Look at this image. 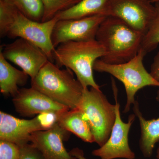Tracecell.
<instances>
[{"label": "cell", "instance_id": "1", "mask_svg": "<svg viewBox=\"0 0 159 159\" xmlns=\"http://www.w3.org/2000/svg\"><path fill=\"white\" fill-rule=\"evenodd\" d=\"M144 36L120 19L107 16L96 35L106 51V55L100 59L111 64L127 62L138 54Z\"/></svg>", "mask_w": 159, "mask_h": 159}, {"label": "cell", "instance_id": "2", "mask_svg": "<svg viewBox=\"0 0 159 159\" xmlns=\"http://www.w3.org/2000/svg\"><path fill=\"white\" fill-rule=\"evenodd\" d=\"M105 55V48L96 39L68 41L55 48L53 60L58 67L65 66L74 72L84 89L90 87L100 89L94 79L93 66L96 61Z\"/></svg>", "mask_w": 159, "mask_h": 159}, {"label": "cell", "instance_id": "3", "mask_svg": "<svg viewBox=\"0 0 159 159\" xmlns=\"http://www.w3.org/2000/svg\"><path fill=\"white\" fill-rule=\"evenodd\" d=\"M31 87L70 109L78 108L84 91L70 70H61L50 61L31 80Z\"/></svg>", "mask_w": 159, "mask_h": 159}, {"label": "cell", "instance_id": "4", "mask_svg": "<svg viewBox=\"0 0 159 159\" xmlns=\"http://www.w3.org/2000/svg\"><path fill=\"white\" fill-rule=\"evenodd\" d=\"M146 54L141 48L134 57L123 63L111 64L100 59L94 63V70L111 74L123 84L127 98L125 113L129 111L131 106L135 102V96L139 90L147 86L159 87V81L152 76L143 64V59Z\"/></svg>", "mask_w": 159, "mask_h": 159}, {"label": "cell", "instance_id": "5", "mask_svg": "<svg viewBox=\"0 0 159 159\" xmlns=\"http://www.w3.org/2000/svg\"><path fill=\"white\" fill-rule=\"evenodd\" d=\"M90 125L95 142L101 147L109 138L116 117V105L111 104L100 89H84L78 108Z\"/></svg>", "mask_w": 159, "mask_h": 159}, {"label": "cell", "instance_id": "6", "mask_svg": "<svg viewBox=\"0 0 159 159\" xmlns=\"http://www.w3.org/2000/svg\"><path fill=\"white\" fill-rule=\"evenodd\" d=\"M111 83L116 102V119L108 140L99 148L93 150L92 155L100 159H134L135 154L129 147L128 136L136 116L134 114H131L129 116L128 122L122 121L118 100V91L113 78Z\"/></svg>", "mask_w": 159, "mask_h": 159}, {"label": "cell", "instance_id": "7", "mask_svg": "<svg viewBox=\"0 0 159 159\" xmlns=\"http://www.w3.org/2000/svg\"><path fill=\"white\" fill-rule=\"evenodd\" d=\"M58 20L55 16L48 21H36L28 18L20 11L7 36L13 39L22 38L32 43L43 51L50 61L54 62L53 54L55 48L51 36Z\"/></svg>", "mask_w": 159, "mask_h": 159}, {"label": "cell", "instance_id": "8", "mask_svg": "<svg viewBox=\"0 0 159 159\" xmlns=\"http://www.w3.org/2000/svg\"><path fill=\"white\" fill-rule=\"evenodd\" d=\"M155 13L150 0H109L105 15L120 19L145 35Z\"/></svg>", "mask_w": 159, "mask_h": 159}, {"label": "cell", "instance_id": "9", "mask_svg": "<svg viewBox=\"0 0 159 159\" xmlns=\"http://www.w3.org/2000/svg\"><path fill=\"white\" fill-rule=\"evenodd\" d=\"M107 17L97 15L79 19L58 20L52 32L51 39L55 48L68 41H88L96 39L100 24Z\"/></svg>", "mask_w": 159, "mask_h": 159}, {"label": "cell", "instance_id": "10", "mask_svg": "<svg viewBox=\"0 0 159 159\" xmlns=\"http://www.w3.org/2000/svg\"><path fill=\"white\" fill-rule=\"evenodd\" d=\"M1 52L6 60L20 67L33 79L49 59L42 50L22 38L2 47Z\"/></svg>", "mask_w": 159, "mask_h": 159}, {"label": "cell", "instance_id": "11", "mask_svg": "<svg viewBox=\"0 0 159 159\" xmlns=\"http://www.w3.org/2000/svg\"><path fill=\"white\" fill-rule=\"evenodd\" d=\"M12 102L16 111L24 117L33 116L47 112L59 115L70 110L32 87L20 89L13 97Z\"/></svg>", "mask_w": 159, "mask_h": 159}, {"label": "cell", "instance_id": "12", "mask_svg": "<svg viewBox=\"0 0 159 159\" xmlns=\"http://www.w3.org/2000/svg\"><path fill=\"white\" fill-rule=\"evenodd\" d=\"M69 133L57 122L50 129L33 133L30 142L45 159H77L66 150L64 145V141L69 139Z\"/></svg>", "mask_w": 159, "mask_h": 159}, {"label": "cell", "instance_id": "13", "mask_svg": "<svg viewBox=\"0 0 159 159\" xmlns=\"http://www.w3.org/2000/svg\"><path fill=\"white\" fill-rule=\"evenodd\" d=\"M39 130H43L36 117L30 120L20 119L0 111V140L20 147L31 142V134Z\"/></svg>", "mask_w": 159, "mask_h": 159}, {"label": "cell", "instance_id": "14", "mask_svg": "<svg viewBox=\"0 0 159 159\" xmlns=\"http://www.w3.org/2000/svg\"><path fill=\"white\" fill-rule=\"evenodd\" d=\"M156 99L159 103V90L157 92ZM133 105L134 114L139 119L141 128L140 150L145 157H150L155 145L159 142V117L156 119L146 120L143 116L137 100Z\"/></svg>", "mask_w": 159, "mask_h": 159}, {"label": "cell", "instance_id": "15", "mask_svg": "<svg viewBox=\"0 0 159 159\" xmlns=\"http://www.w3.org/2000/svg\"><path fill=\"white\" fill-rule=\"evenodd\" d=\"M57 123L84 142L90 143L95 142L89 123L79 109L69 110L58 115Z\"/></svg>", "mask_w": 159, "mask_h": 159}, {"label": "cell", "instance_id": "16", "mask_svg": "<svg viewBox=\"0 0 159 159\" xmlns=\"http://www.w3.org/2000/svg\"><path fill=\"white\" fill-rule=\"evenodd\" d=\"M29 77L11 66L0 52V91L3 95L14 97L19 93V86L25 85Z\"/></svg>", "mask_w": 159, "mask_h": 159}, {"label": "cell", "instance_id": "17", "mask_svg": "<svg viewBox=\"0 0 159 159\" xmlns=\"http://www.w3.org/2000/svg\"><path fill=\"white\" fill-rule=\"evenodd\" d=\"M108 1L80 0L68 9L60 11L55 16L58 20H61L79 19L97 15L106 16Z\"/></svg>", "mask_w": 159, "mask_h": 159}, {"label": "cell", "instance_id": "18", "mask_svg": "<svg viewBox=\"0 0 159 159\" xmlns=\"http://www.w3.org/2000/svg\"><path fill=\"white\" fill-rule=\"evenodd\" d=\"M15 6L24 15L36 21L42 22L44 9L40 0H4Z\"/></svg>", "mask_w": 159, "mask_h": 159}, {"label": "cell", "instance_id": "19", "mask_svg": "<svg viewBox=\"0 0 159 159\" xmlns=\"http://www.w3.org/2000/svg\"><path fill=\"white\" fill-rule=\"evenodd\" d=\"M154 4L155 15L144 35L141 46V48L147 54L156 49L159 45V3Z\"/></svg>", "mask_w": 159, "mask_h": 159}, {"label": "cell", "instance_id": "20", "mask_svg": "<svg viewBox=\"0 0 159 159\" xmlns=\"http://www.w3.org/2000/svg\"><path fill=\"white\" fill-rule=\"evenodd\" d=\"M20 11L15 6L0 0V35L7 36Z\"/></svg>", "mask_w": 159, "mask_h": 159}, {"label": "cell", "instance_id": "21", "mask_svg": "<svg viewBox=\"0 0 159 159\" xmlns=\"http://www.w3.org/2000/svg\"><path fill=\"white\" fill-rule=\"evenodd\" d=\"M43 6V16L42 22L54 18L60 11L68 9L80 0H40Z\"/></svg>", "mask_w": 159, "mask_h": 159}, {"label": "cell", "instance_id": "22", "mask_svg": "<svg viewBox=\"0 0 159 159\" xmlns=\"http://www.w3.org/2000/svg\"><path fill=\"white\" fill-rule=\"evenodd\" d=\"M20 148L16 144L0 140V159H19Z\"/></svg>", "mask_w": 159, "mask_h": 159}, {"label": "cell", "instance_id": "23", "mask_svg": "<svg viewBox=\"0 0 159 159\" xmlns=\"http://www.w3.org/2000/svg\"><path fill=\"white\" fill-rule=\"evenodd\" d=\"M20 148V153L19 159H45L41 152L31 143Z\"/></svg>", "mask_w": 159, "mask_h": 159}, {"label": "cell", "instance_id": "24", "mask_svg": "<svg viewBox=\"0 0 159 159\" xmlns=\"http://www.w3.org/2000/svg\"><path fill=\"white\" fill-rule=\"evenodd\" d=\"M58 115L52 112H47L37 115L36 118L43 130L52 128L57 122Z\"/></svg>", "mask_w": 159, "mask_h": 159}, {"label": "cell", "instance_id": "25", "mask_svg": "<svg viewBox=\"0 0 159 159\" xmlns=\"http://www.w3.org/2000/svg\"><path fill=\"white\" fill-rule=\"evenodd\" d=\"M150 73L156 80L159 81V51L154 57L151 65Z\"/></svg>", "mask_w": 159, "mask_h": 159}, {"label": "cell", "instance_id": "26", "mask_svg": "<svg viewBox=\"0 0 159 159\" xmlns=\"http://www.w3.org/2000/svg\"><path fill=\"white\" fill-rule=\"evenodd\" d=\"M69 152L73 156L77 158V159H86L84 156L83 150L77 147L73 148Z\"/></svg>", "mask_w": 159, "mask_h": 159}, {"label": "cell", "instance_id": "27", "mask_svg": "<svg viewBox=\"0 0 159 159\" xmlns=\"http://www.w3.org/2000/svg\"><path fill=\"white\" fill-rule=\"evenodd\" d=\"M158 146V148H157V159H159V142Z\"/></svg>", "mask_w": 159, "mask_h": 159}, {"label": "cell", "instance_id": "28", "mask_svg": "<svg viewBox=\"0 0 159 159\" xmlns=\"http://www.w3.org/2000/svg\"><path fill=\"white\" fill-rule=\"evenodd\" d=\"M150 1L153 4L156 3H159V0H150Z\"/></svg>", "mask_w": 159, "mask_h": 159}, {"label": "cell", "instance_id": "29", "mask_svg": "<svg viewBox=\"0 0 159 159\" xmlns=\"http://www.w3.org/2000/svg\"></svg>", "mask_w": 159, "mask_h": 159}]
</instances>
